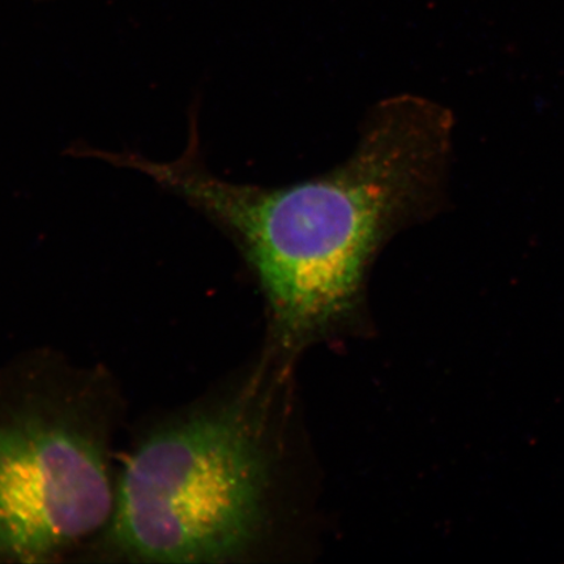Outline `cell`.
I'll use <instances>...</instances> for the list:
<instances>
[{
  "instance_id": "3957f363",
  "label": "cell",
  "mask_w": 564,
  "mask_h": 564,
  "mask_svg": "<svg viewBox=\"0 0 564 564\" xmlns=\"http://www.w3.org/2000/svg\"><path fill=\"white\" fill-rule=\"evenodd\" d=\"M116 497L102 451L65 421H0V556L41 561L111 520Z\"/></svg>"
},
{
  "instance_id": "7a4b0ae2",
  "label": "cell",
  "mask_w": 564,
  "mask_h": 564,
  "mask_svg": "<svg viewBox=\"0 0 564 564\" xmlns=\"http://www.w3.org/2000/svg\"><path fill=\"white\" fill-rule=\"evenodd\" d=\"M267 460L239 409L159 430L127 462L111 538L133 560L207 563L250 544L262 518Z\"/></svg>"
},
{
  "instance_id": "6da1fadb",
  "label": "cell",
  "mask_w": 564,
  "mask_h": 564,
  "mask_svg": "<svg viewBox=\"0 0 564 564\" xmlns=\"http://www.w3.org/2000/svg\"><path fill=\"white\" fill-rule=\"evenodd\" d=\"M453 118L429 98L378 104L355 152L333 171L291 186L218 178L202 159L196 115L180 159L135 151L108 162L150 176L223 230L262 284L285 335L301 337L348 314L382 247L441 207Z\"/></svg>"
}]
</instances>
